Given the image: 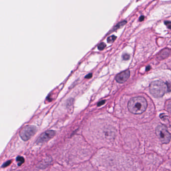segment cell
Instances as JSON below:
<instances>
[{
    "mask_svg": "<svg viewBox=\"0 0 171 171\" xmlns=\"http://www.w3.org/2000/svg\"><path fill=\"white\" fill-rule=\"evenodd\" d=\"M145 19V17L144 16H141L139 17V21L140 22L143 21Z\"/></svg>",
    "mask_w": 171,
    "mask_h": 171,
    "instance_id": "2e32d148",
    "label": "cell"
},
{
    "mask_svg": "<svg viewBox=\"0 0 171 171\" xmlns=\"http://www.w3.org/2000/svg\"><path fill=\"white\" fill-rule=\"evenodd\" d=\"M147 106V102L144 97H134L129 101L128 108L134 114H141L146 110Z\"/></svg>",
    "mask_w": 171,
    "mask_h": 171,
    "instance_id": "6da1fadb",
    "label": "cell"
},
{
    "mask_svg": "<svg viewBox=\"0 0 171 171\" xmlns=\"http://www.w3.org/2000/svg\"><path fill=\"white\" fill-rule=\"evenodd\" d=\"M11 160H9V161H8V162H6L5 163H4V164L3 165L2 167H7V166H9L10 164H11Z\"/></svg>",
    "mask_w": 171,
    "mask_h": 171,
    "instance_id": "5bb4252c",
    "label": "cell"
},
{
    "mask_svg": "<svg viewBox=\"0 0 171 171\" xmlns=\"http://www.w3.org/2000/svg\"><path fill=\"white\" fill-rule=\"evenodd\" d=\"M122 58L124 60H129V59L130 58V56L127 53H125L122 55Z\"/></svg>",
    "mask_w": 171,
    "mask_h": 171,
    "instance_id": "7c38bea8",
    "label": "cell"
},
{
    "mask_svg": "<svg viewBox=\"0 0 171 171\" xmlns=\"http://www.w3.org/2000/svg\"><path fill=\"white\" fill-rule=\"evenodd\" d=\"M16 160L18 162V166H21L25 162V160L22 157H17Z\"/></svg>",
    "mask_w": 171,
    "mask_h": 171,
    "instance_id": "9c48e42d",
    "label": "cell"
},
{
    "mask_svg": "<svg viewBox=\"0 0 171 171\" xmlns=\"http://www.w3.org/2000/svg\"><path fill=\"white\" fill-rule=\"evenodd\" d=\"M171 52V50L167 49H165L163 50L162 51L160 52V54H159V57H162V58H164L167 57Z\"/></svg>",
    "mask_w": 171,
    "mask_h": 171,
    "instance_id": "52a82bcc",
    "label": "cell"
},
{
    "mask_svg": "<svg viewBox=\"0 0 171 171\" xmlns=\"http://www.w3.org/2000/svg\"><path fill=\"white\" fill-rule=\"evenodd\" d=\"M105 102H106V101H101V102H99V103H98V104H97V106H102V104H104Z\"/></svg>",
    "mask_w": 171,
    "mask_h": 171,
    "instance_id": "9a60e30c",
    "label": "cell"
},
{
    "mask_svg": "<svg viewBox=\"0 0 171 171\" xmlns=\"http://www.w3.org/2000/svg\"><path fill=\"white\" fill-rule=\"evenodd\" d=\"M127 23V22L126 21H123L120 22V23L118 24H117V25L113 28V30H112V31H114L118 30V29L121 28L122 27L124 26L126 24V23Z\"/></svg>",
    "mask_w": 171,
    "mask_h": 171,
    "instance_id": "ba28073f",
    "label": "cell"
},
{
    "mask_svg": "<svg viewBox=\"0 0 171 171\" xmlns=\"http://www.w3.org/2000/svg\"><path fill=\"white\" fill-rule=\"evenodd\" d=\"M164 23L167 27L168 28L171 29V22L169 21H166L164 22Z\"/></svg>",
    "mask_w": 171,
    "mask_h": 171,
    "instance_id": "4fadbf2b",
    "label": "cell"
},
{
    "mask_svg": "<svg viewBox=\"0 0 171 171\" xmlns=\"http://www.w3.org/2000/svg\"><path fill=\"white\" fill-rule=\"evenodd\" d=\"M106 47V44L102 42L99 44L98 46V48L99 50H102L104 49V48Z\"/></svg>",
    "mask_w": 171,
    "mask_h": 171,
    "instance_id": "8fae6325",
    "label": "cell"
},
{
    "mask_svg": "<svg viewBox=\"0 0 171 171\" xmlns=\"http://www.w3.org/2000/svg\"><path fill=\"white\" fill-rule=\"evenodd\" d=\"M167 84L160 80H157L152 82L150 85V92L154 97L159 98L162 97L167 89Z\"/></svg>",
    "mask_w": 171,
    "mask_h": 171,
    "instance_id": "7a4b0ae2",
    "label": "cell"
},
{
    "mask_svg": "<svg viewBox=\"0 0 171 171\" xmlns=\"http://www.w3.org/2000/svg\"><path fill=\"white\" fill-rule=\"evenodd\" d=\"M151 69V67H150V66H147L146 68V71H148L150 69Z\"/></svg>",
    "mask_w": 171,
    "mask_h": 171,
    "instance_id": "ac0fdd59",
    "label": "cell"
},
{
    "mask_svg": "<svg viewBox=\"0 0 171 171\" xmlns=\"http://www.w3.org/2000/svg\"><path fill=\"white\" fill-rule=\"evenodd\" d=\"M116 39H117V37L113 35L108 37V39H107V41H108V43H111L113 42Z\"/></svg>",
    "mask_w": 171,
    "mask_h": 171,
    "instance_id": "30bf717a",
    "label": "cell"
},
{
    "mask_svg": "<svg viewBox=\"0 0 171 171\" xmlns=\"http://www.w3.org/2000/svg\"><path fill=\"white\" fill-rule=\"evenodd\" d=\"M156 134L159 139L164 144H167L170 141L171 135L164 126L160 125L156 128Z\"/></svg>",
    "mask_w": 171,
    "mask_h": 171,
    "instance_id": "3957f363",
    "label": "cell"
},
{
    "mask_svg": "<svg viewBox=\"0 0 171 171\" xmlns=\"http://www.w3.org/2000/svg\"><path fill=\"white\" fill-rule=\"evenodd\" d=\"M130 75V72L129 70L125 71L120 73L116 76V80L120 83H124L127 80Z\"/></svg>",
    "mask_w": 171,
    "mask_h": 171,
    "instance_id": "8992f818",
    "label": "cell"
},
{
    "mask_svg": "<svg viewBox=\"0 0 171 171\" xmlns=\"http://www.w3.org/2000/svg\"><path fill=\"white\" fill-rule=\"evenodd\" d=\"M92 74L91 73H89V74H87V76H85L86 78H90L92 77Z\"/></svg>",
    "mask_w": 171,
    "mask_h": 171,
    "instance_id": "e0dca14e",
    "label": "cell"
},
{
    "mask_svg": "<svg viewBox=\"0 0 171 171\" xmlns=\"http://www.w3.org/2000/svg\"><path fill=\"white\" fill-rule=\"evenodd\" d=\"M36 130L37 129L34 126H27L21 131L20 132V136L23 141H27L35 134Z\"/></svg>",
    "mask_w": 171,
    "mask_h": 171,
    "instance_id": "277c9868",
    "label": "cell"
},
{
    "mask_svg": "<svg viewBox=\"0 0 171 171\" xmlns=\"http://www.w3.org/2000/svg\"><path fill=\"white\" fill-rule=\"evenodd\" d=\"M55 135V132L54 131H48L43 133L39 137L37 141V143L38 144H42L48 141L51 138Z\"/></svg>",
    "mask_w": 171,
    "mask_h": 171,
    "instance_id": "5b68a950",
    "label": "cell"
}]
</instances>
